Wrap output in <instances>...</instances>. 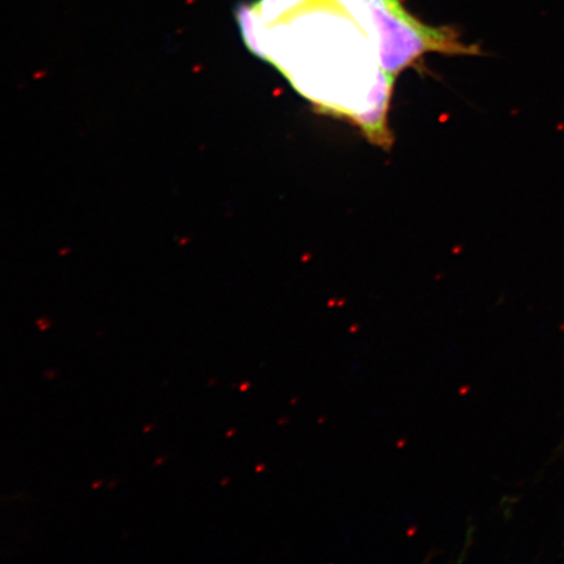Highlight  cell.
Returning a JSON list of instances; mask_svg holds the SVG:
<instances>
[{
  "label": "cell",
  "mask_w": 564,
  "mask_h": 564,
  "mask_svg": "<svg viewBox=\"0 0 564 564\" xmlns=\"http://www.w3.org/2000/svg\"><path fill=\"white\" fill-rule=\"evenodd\" d=\"M236 20L249 51L276 67L327 115L350 119L387 145L394 79L380 56L378 21L343 0H257Z\"/></svg>",
  "instance_id": "6da1fadb"
}]
</instances>
